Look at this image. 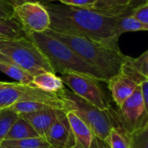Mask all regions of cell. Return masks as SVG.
I'll return each instance as SVG.
<instances>
[{
    "instance_id": "1",
    "label": "cell",
    "mask_w": 148,
    "mask_h": 148,
    "mask_svg": "<svg viewBox=\"0 0 148 148\" xmlns=\"http://www.w3.org/2000/svg\"><path fill=\"white\" fill-rule=\"evenodd\" d=\"M42 4L49 16L50 29L90 38L119 49V37L116 36L114 31L116 17L94 10L62 3H46Z\"/></svg>"
},
{
    "instance_id": "2",
    "label": "cell",
    "mask_w": 148,
    "mask_h": 148,
    "mask_svg": "<svg viewBox=\"0 0 148 148\" xmlns=\"http://www.w3.org/2000/svg\"><path fill=\"white\" fill-rule=\"evenodd\" d=\"M67 44L83 61L98 71L107 82L117 75L127 56L120 49L113 48L101 42L90 38L57 32L50 29L45 31Z\"/></svg>"
},
{
    "instance_id": "3",
    "label": "cell",
    "mask_w": 148,
    "mask_h": 148,
    "mask_svg": "<svg viewBox=\"0 0 148 148\" xmlns=\"http://www.w3.org/2000/svg\"><path fill=\"white\" fill-rule=\"evenodd\" d=\"M29 36L48 60L55 74L68 71L77 72L107 82L98 71L83 61L73 49L51 35L42 32L31 33Z\"/></svg>"
},
{
    "instance_id": "4",
    "label": "cell",
    "mask_w": 148,
    "mask_h": 148,
    "mask_svg": "<svg viewBox=\"0 0 148 148\" xmlns=\"http://www.w3.org/2000/svg\"><path fill=\"white\" fill-rule=\"evenodd\" d=\"M56 95L63 101L66 110L74 112L88 125L95 137L105 140L110 130L115 127L111 108L108 110H101L65 87Z\"/></svg>"
},
{
    "instance_id": "5",
    "label": "cell",
    "mask_w": 148,
    "mask_h": 148,
    "mask_svg": "<svg viewBox=\"0 0 148 148\" xmlns=\"http://www.w3.org/2000/svg\"><path fill=\"white\" fill-rule=\"evenodd\" d=\"M0 56L18 65L33 76L43 72L54 73L48 60L29 35L20 39L0 41Z\"/></svg>"
},
{
    "instance_id": "6",
    "label": "cell",
    "mask_w": 148,
    "mask_h": 148,
    "mask_svg": "<svg viewBox=\"0 0 148 148\" xmlns=\"http://www.w3.org/2000/svg\"><path fill=\"white\" fill-rule=\"evenodd\" d=\"M111 113L115 127H121L127 134L148 125V108L139 86L117 110L111 108Z\"/></svg>"
},
{
    "instance_id": "7",
    "label": "cell",
    "mask_w": 148,
    "mask_h": 148,
    "mask_svg": "<svg viewBox=\"0 0 148 148\" xmlns=\"http://www.w3.org/2000/svg\"><path fill=\"white\" fill-rule=\"evenodd\" d=\"M60 78L72 93L99 109L108 110L111 108L97 79L71 71L62 73Z\"/></svg>"
},
{
    "instance_id": "8",
    "label": "cell",
    "mask_w": 148,
    "mask_h": 148,
    "mask_svg": "<svg viewBox=\"0 0 148 148\" xmlns=\"http://www.w3.org/2000/svg\"><path fill=\"white\" fill-rule=\"evenodd\" d=\"M60 101L61 98L55 93H49L36 87L17 82H7L0 89V111L20 101Z\"/></svg>"
},
{
    "instance_id": "9",
    "label": "cell",
    "mask_w": 148,
    "mask_h": 148,
    "mask_svg": "<svg viewBox=\"0 0 148 148\" xmlns=\"http://www.w3.org/2000/svg\"><path fill=\"white\" fill-rule=\"evenodd\" d=\"M14 16L29 35L45 32L50 26L49 13L40 2H26L15 6Z\"/></svg>"
},
{
    "instance_id": "10",
    "label": "cell",
    "mask_w": 148,
    "mask_h": 148,
    "mask_svg": "<svg viewBox=\"0 0 148 148\" xmlns=\"http://www.w3.org/2000/svg\"><path fill=\"white\" fill-rule=\"evenodd\" d=\"M45 140L52 148H75L76 142L66 115L62 110L49 129Z\"/></svg>"
},
{
    "instance_id": "11",
    "label": "cell",
    "mask_w": 148,
    "mask_h": 148,
    "mask_svg": "<svg viewBox=\"0 0 148 148\" xmlns=\"http://www.w3.org/2000/svg\"><path fill=\"white\" fill-rule=\"evenodd\" d=\"M107 82L112 98L117 107H120L139 86L134 81L120 72L111 77Z\"/></svg>"
},
{
    "instance_id": "12",
    "label": "cell",
    "mask_w": 148,
    "mask_h": 148,
    "mask_svg": "<svg viewBox=\"0 0 148 148\" xmlns=\"http://www.w3.org/2000/svg\"><path fill=\"white\" fill-rule=\"evenodd\" d=\"M66 115L76 142V147H91L95 135L88 125L76 114L70 110H66Z\"/></svg>"
},
{
    "instance_id": "13",
    "label": "cell",
    "mask_w": 148,
    "mask_h": 148,
    "mask_svg": "<svg viewBox=\"0 0 148 148\" xmlns=\"http://www.w3.org/2000/svg\"><path fill=\"white\" fill-rule=\"evenodd\" d=\"M62 111V110L58 109H45L21 115L30 123L40 137L45 139L49 129L58 118Z\"/></svg>"
},
{
    "instance_id": "14",
    "label": "cell",
    "mask_w": 148,
    "mask_h": 148,
    "mask_svg": "<svg viewBox=\"0 0 148 148\" xmlns=\"http://www.w3.org/2000/svg\"><path fill=\"white\" fill-rule=\"evenodd\" d=\"M130 0H96L94 10L110 16H119L124 14H131L133 10L129 8Z\"/></svg>"
},
{
    "instance_id": "15",
    "label": "cell",
    "mask_w": 148,
    "mask_h": 148,
    "mask_svg": "<svg viewBox=\"0 0 148 148\" xmlns=\"http://www.w3.org/2000/svg\"><path fill=\"white\" fill-rule=\"evenodd\" d=\"M62 100V99H61ZM18 114H25L45 109L66 110L62 101H20L10 107Z\"/></svg>"
},
{
    "instance_id": "16",
    "label": "cell",
    "mask_w": 148,
    "mask_h": 148,
    "mask_svg": "<svg viewBox=\"0 0 148 148\" xmlns=\"http://www.w3.org/2000/svg\"><path fill=\"white\" fill-rule=\"evenodd\" d=\"M0 71L16 80L17 83L34 87L32 75L28 73L18 65L5 59L2 56H0Z\"/></svg>"
},
{
    "instance_id": "17",
    "label": "cell",
    "mask_w": 148,
    "mask_h": 148,
    "mask_svg": "<svg viewBox=\"0 0 148 148\" xmlns=\"http://www.w3.org/2000/svg\"><path fill=\"white\" fill-rule=\"evenodd\" d=\"M33 86L49 93H58L64 87L60 76L52 72H43L33 76Z\"/></svg>"
},
{
    "instance_id": "18",
    "label": "cell",
    "mask_w": 148,
    "mask_h": 148,
    "mask_svg": "<svg viewBox=\"0 0 148 148\" xmlns=\"http://www.w3.org/2000/svg\"><path fill=\"white\" fill-rule=\"evenodd\" d=\"M34 137L40 136L35 131L30 123L19 114L16 121L12 124L4 140H19Z\"/></svg>"
},
{
    "instance_id": "19",
    "label": "cell",
    "mask_w": 148,
    "mask_h": 148,
    "mask_svg": "<svg viewBox=\"0 0 148 148\" xmlns=\"http://www.w3.org/2000/svg\"><path fill=\"white\" fill-rule=\"evenodd\" d=\"M28 36L29 34L15 16L8 19L0 20V41L20 39Z\"/></svg>"
},
{
    "instance_id": "20",
    "label": "cell",
    "mask_w": 148,
    "mask_h": 148,
    "mask_svg": "<svg viewBox=\"0 0 148 148\" xmlns=\"http://www.w3.org/2000/svg\"><path fill=\"white\" fill-rule=\"evenodd\" d=\"M148 25H145L135 18H134L130 14H124L119 16H116L114 31L117 37L126 33L132 31H147Z\"/></svg>"
},
{
    "instance_id": "21",
    "label": "cell",
    "mask_w": 148,
    "mask_h": 148,
    "mask_svg": "<svg viewBox=\"0 0 148 148\" xmlns=\"http://www.w3.org/2000/svg\"><path fill=\"white\" fill-rule=\"evenodd\" d=\"M104 141L109 148H130L129 134L120 127H113Z\"/></svg>"
},
{
    "instance_id": "22",
    "label": "cell",
    "mask_w": 148,
    "mask_h": 148,
    "mask_svg": "<svg viewBox=\"0 0 148 148\" xmlns=\"http://www.w3.org/2000/svg\"><path fill=\"white\" fill-rule=\"evenodd\" d=\"M1 144L3 147L10 148H52L47 140L42 137H34L19 140H3Z\"/></svg>"
},
{
    "instance_id": "23",
    "label": "cell",
    "mask_w": 148,
    "mask_h": 148,
    "mask_svg": "<svg viewBox=\"0 0 148 148\" xmlns=\"http://www.w3.org/2000/svg\"><path fill=\"white\" fill-rule=\"evenodd\" d=\"M18 114L10 108L0 111V143L4 140L12 124L18 117Z\"/></svg>"
},
{
    "instance_id": "24",
    "label": "cell",
    "mask_w": 148,
    "mask_h": 148,
    "mask_svg": "<svg viewBox=\"0 0 148 148\" xmlns=\"http://www.w3.org/2000/svg\"><path fill=\"white\" fill-rule=\"evenodd\" d=\"M124 64L135 72L148 78V50L136 58L127 56Z\"/></svg>"
},
{
    "instance_id": "25",
    "label": "cell",
    "mask_w": 148,
    "mask_h": 148,
    "mask_svg": "<svg viewBox=\"0 0 148 148\" xmlns=\"http://www.w3.org/2000/svg\"><path fill=\"white\" fill-rule=\"evenodd\" d=\"M130 148H148V125L129 134Z\"/></svg>"
},
{
    "instance_id": "26",
    "label": "cell",
    "mask_w": 148,
    "mask_h": 148,
    "mask_svg": "<svg viewBox=\"0 0 148 148\" xmlns=\"http://www.w3.org/2000/svg\"><path fill=\"white\" fill-rule=\"evenodd\" d=\"M58 1L64 5L89 9V10H93L96 3V0H58Z\"/></svg>"
},
{
    "instance_id": "27",
    "label": "cell",
    "mask_w": 148,
    "mask_h": 148,
    "mask_svg": "<svg viewBox=\"0 0 148 148\" xmlns=\"http://www.w3.org/2000/svg\"><path fill=\"white\" fill-rule=\"evenodd\" d=\"M130 15L140 23L148 25V3L135 8Z\"/></svg>"
},
{
    "instance_id": "28",
    "label": "cell",
    "mask_w": 148,
    "mask_h": 148,
    "mask_svg": "<svg viewBox=\"0 0 148 148\" xmlns=\"http://www.w3.org/2000/svg\"><path fill=\"white\" fill-rule=\"evenodd\" d=\"M14 7L9 0H0V20L14 16Z\"/></svg>"
},
{
    "instance_id": "29",
    "label": "cell",
    "mask_w": 148,
    "mask_h": 148,
    "mask_svg": "<svg viewBox=\"0 0 148 148\" xmlns=\"http://www.w3.org/2000/svg\"><path fill=\"white\" fill-rule=\"evenodd\" d=\"M90 148H109L108 147V145L106 144V142L104 140H101L96 137L94 138L91 147Z\"/></svg>"
},
{
    "instance_id": "30",
    "label": "cell",
    "mask_w": 148,
    "mask_h": 148,
    "mask_svg": "<svg viewBox=\"0 0 148 148\" xmlns=\"http://www.w3.org/2000/svg\"><path fill=\"white\" fill-rule=\"evenodd\" d=\"M146 3H148V0H130L129 8L134 10L135 8L141 6L143 4H146Z\"/></svg>"
},
{
    "instance_id": "31",
    "label": "cell",
    "mask_w": 148,
    "mask_h": 148,
    "mask_svg": "<svg viewBox=\"0 0 148 148\" xmlns=\"http://www.w3.org/2000/svg\"><path fill=\"white\" fill-rule=\"evenodd\" d=\"M14 6H17L20 5L23 3L26 2H39V0H9Z\"/></svg>"
},
{
    "instance_id": "32",
    "label": "cell",
    "mask_w": 148,
    "mask_h": 148,
    "mask_svg": "<svg viewBox=\"0 0 148 148\" xmlns=\"http://www.w3.org/2000/svg\"><path fill=\"white\" fill-rule=\"evenodd\" d=\"M54 1H56V0H39V2L41 3H52Z\"/></svg>"
},
{
    "instance_id": "33",
    "label": "cell",
    "mask_w": 148,
    "mask_h": 148,
    "mask_svg": "<svg viewBox=\"0 0 148 148\" xmlns=\"http://www.w3.org/2000/svg\"><path fill=\"white\" fill-rule=\"evenodd\" d=\"M7 84V82H0V89L2 88H3L5 85Z\"/></svg>"
},
{
    "instance_id": "34",
    "label": "cell",
    "mask_w": 148,
    "mask_h": 148,
    "mask_svg": "<svg viewBox=\"0 0 148 148\" xmlns=\"http://www.w3.org/2000/svg\"><path fill=\"white\" fill-rule=\"evenodd\" d=\"M0 148H4L3 146H2V144H1V143H0Z\"/></svg>"
},
{
    "instance_id": "35",
    "label": "cell",
    "mask_w": 148,
    "mask_h": 148,
    "mask_svg": "<svg viewBox=\"0 0 148 148\" xmlns=\"http://www.w3.org/2000/svg\"><path fill=\"white\" fill-rule=\"evenodd\" d=\"M75 148H77V147H75Z\"/></svg>"
}]
</instances>
